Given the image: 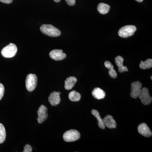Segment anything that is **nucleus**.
I'll return each mask as SVG.
<instances>
[{
  "instance_id": "f257e3e1",
  "label": "nucleus",
  "mask_w": 152,
  "mask_h": 152,
  "mask_svg": "<svg viewBox=\"0 0 152 152\" xmlns=\"http://www.w3.org/2000/svg\"><path fill=\"white\" fill-rule=\"evenodd\" d=\"M41 32L46 35L56 37L61 35V32L52 25L43 24L40 27Z\"/></svg>"
},
{
  "instance_id": "f03ea898",
  "label": "nucleus",
  "mask_w": 152,
  "mask_h": 152,
  "mask_svg": "<svg viewBox=\"0 0 152 152\" xmlns=\"http://www.w3.org/2000/svg\"><path fill=\"white\" fill-rule=\"evenodd\" d=\"M18 51V48L15 45L10 43L4 47L1 52L2 56L5 58H12L15 56Z\"/></svg>"
},
{
  "instance_id": "7ed1b4c3",
  "label": "nucleus",
  "mask_w": 152,
  "mask_h": 152,
  "mask_svg": "<svg viewBox=\"0 0 152 152\" xmlns=\"http://www.w3.org/2000/svg\"><path fill=\"white\" fill-rule=\"evenodd\" d=\"M137 30L135 26L128 25L121 28L118 31V35L121 37L126 38L130 37L134 34Z\"/></svg>"
},
{
  "instance_id": "20e7f679",
  "label": "nucleus",
  "mask_w": 152,
  "mask_h": 152,
  "mask_svg": "<svg viewBox=\"0 0 152 152\" xmlns=\"http://www.w3.org/2000/svg\"><path fill=\"white\" fill-rule=\"evenodd\" d=\"M37 84V77L35 74H30L27 76L26 80V88L28 91L35 90Z\"/></svg>"
},
{
  "instance_id": "39448f33",
  "label": "nucleus",
  "mask_w": 152,
  "mask_h": 152,
  "mask_svg": "<svg viewBox=\"0 0 152 152\" xmlns=\"http://www.w3.org/2000/svg\"><path fill=\"white\" fill-rule=\"evenodd\" d=\"M80 136V134L78 131L71 129L67 131L64 134L63 139L65 142H73L79 140Z\"/></svg>"
},
{
  "instance_id": "423d86ee",
  "label": "nucleus",
  "mask_w": 152,
  "mask_h": 152,
  "mask_svg": "<svg viewBox=\"0 0 152 152\" xmlns=\"http://www.w3.org/2000/svg\"><path fill=\"white\" fill-rule=\"evenodd\" d=\"M142 103L145 105H148L151 103L152 98L149 92V90L146 88H142L141 92L139 96Z\"/></svg>"
},
{
  "instance_id": "0eeeda50",
  "label": "nucleus",
  "mask_w": 152,
  "mask_h": 152,
  "mask_svg": "<svg viewBox=\"0 0 152 152\" xmlns=\"http://www.w3.org/2000/svg\"><path fill=\"white\" fill-rule=\"evenodd\" d=\"M142 84L139 81L133 82L131 84L130 96L134 99L138 97L142 91Z\"/></svg>"
},
{
  "instance_id": "6e6552de",
  "label": "nucleus",
  "mask_w": 152,
  "mask_h": 152,
  "mask_svg": "<svg viewBox=\"0 0 152 152\" xmlns=\"http://www.w3.org/2000/svg\"><path fill=\"white\" fill-rule=\"evenodd\" d=\"M38 117V122L39 124H42L47 120L48 117V108L44 105H42L38 109L37 111Z\"/></svg>"
},
{
  "instance_id": "1a4fd4ad",
  "label": "nucleus",
  "mask_w": 152,
  "mask_h": 152,
  "mask_svg": "<svg viewBox=\"0 0 152 152\" xmlns=\"http://www.w3.org/2000/svg\"><path fill=\"white\" fill-rule=\"evenodd\" d=\"M50 56L52 59L55 61H61L64 59L66 57V55L63 53L61 50H54L50 53Z\"/></svg>"
},
{
  "instance_id": "9d476101",
  "label": "nucleus",
  "mask_w": 152,
  "mask_h": 152,
  "mask_svg": "<svg viewBox=\"0 0 152 152\" xmlns=\"http://www.w3.org/2000/svg\"><path fill=\"white\" fill-rule=\"evenodd\" d=\"M138 131L141 135L146 137H150L152 135L151 131L145 123H142L139 125Z\"/></svg>"
},
{
  "instance_id": "9b49d317",
  "label": "nucleus",
  "mask_w": 152,
  "mask_h": 152,
  "mask_svg": "<svg viewBox=\"0 0 152 152\" xmlns=\"http://www.w3.org/2000/svg\"><path fill=\"white\" fill-rule=\"evenodd\" d=\"M60 92H53L51 93L48 97V101L50 104L53 106H56L59 104L61 102Z\"/></svg>"
},
{
  "instance_id": "f8f14e48",
  "label": "nucleus",
  "mask_w": 152,
  "mask_h": 152,
  "mask_svg": "<svg viewBox=\"0 0 152 152\" xmlns=\"http://www.w3.org/2000/svg\"><path fill=\"white\" fill-rule=\"evenodd\" d=\"M103 120L105 127H107L110 129H115L116 128V122L112 116L108 115L106 116Z\"/></svg>"
},
{
  "instance_id": "ddd939ff",
  "label": "nucleus",
  "mask_w": 152,
  "mask_h": 152,
  "mask_svg": "<svg viewBox=\"0 0 152 152\" xmlns=\"http://www.w3.org/2000/svg\"><path fill=\"white\" fill-rule=\"evenodd\" d=\"M124 59L121 56H118L115 58V62L117 66L118 67V71L120 72L123 73L124 72H128V69L126 66L123 65Z\"/></svg>"
},
{
  "instance_id": "4468645a",
  "label": "nucleus",
  "mask_w": 152,
  "mask_h": 152,
  "mask_svg": "<svg viewBox=\"0 0 152 152\" xmlns=\"http://www.w3.org/2000/svg\"><path fill=\"white\" fill-rule=\"evenodd\" d=\"M77 80L75 77L71 76L66 79L65 81L64 88L65 89L70 90L72 89L75 85Z\"/></svg>"
},
{
  "instance_id": "2eb2a0df",
  "label": "nucleus",
  "mask_w": 152,
  "mask_h": 152,
  "mask_svg": "<svg viewBox=\"0 0 152 152\" xmlns=\"http://www.w3.org/2000/svg\"><path fill=\"white\" fill-rule=\"evenodd\" d=\"M92 95L94 97L98 100L103 99L106 96V94L103 90L99 88H96L93 90Z\"/></svg>"
},
{
  "instance_id": "dca6fc26",
  "label": "nucleus",
  "mask_w": 152,
  "mask_h": 152,
  "mask_svg": "<svg viewBox=\"0 0 152 152\" xmlns=\"http://www.w3.org/2000/svg\"><path fill=\"white\" fill-rule=\"evenodd\" d=\"M91 113L94 116L98 121V126L99 127L102 129H105V126L104 124L103 120L101 118L100 115L99 113L96 110H92L91 111Z\"/></svg>"
},
{
  "instance_id": "f3484780",
  "label": "nucleus",
  "mask_w": 152,
  "mask_h": 152,
  "mask_svg": "<svg viewBox=\"0 0 152 152\" xmlns=\"http://www.w3.org/2000/svg\"><path fill=\"white\" fill-rule=\"evenodd\" d=\"M104 66L106 68L109 69V74L110 76L113 78H115L117 77V73L116 71L114 69V66L108 61H106L104 63Z\"/></svg>"
},
{
  "instance_id": "a211bd4d",
  "label": "nucleus",
  "mask_w": 152,
  "mask_h": 152,
  "mask_svg": "<svg viewBox=\"0 0 152 152\" xmlns=\"http://www.w3.org/2000/svg\"><path fill=\"white\" fill-rule=\"evenodd\" d=\"M110 6L104 3H100L98 5L97 10L102 15H105L109 12L110 10Z\"/></svg>"
},
{
  "instance_id": "6ab92c4d",
  "label": "nucleus",
  "mask_w": 152,
  "mask_h": 152,
  "mask_svg": "<svg viewBox=\"0 0 152 152\" xmlns=\"http://www.w3.org/2000/svg\"><path fill=\"white\" fill-rule=\"evenodd\" d=\"M81 96L80 93L75 91H72L69 94V99L72 102H78L80 100Z\"/></svg>"
},
{
  "instance_id": "aec40b11",
  "label": "nucleus",
  "mask_w": 152,
  "mask_h": 152,
  "mask_svg": "<svg viewBox=\"0 0 152 152\" xmlns=\"http://www.w3.org/2000/svg\"><path fill=\"white\" fill-rule=\"evenodd\" d=\"M140 67L142 69H147L152 68V60L151 59H148L144 62L141 61L140 64Z\"/></svg>"
},
{
  "instance_id": "412c9836",
  "label": "nucleus",
  "mask_w": 152,
  "mask_h": 152,
  "mask_svg": "<svg viewBox=\"0 0 152 152\" xmlns=\"http://www.w3.org/2000/svg\"><path fill=\"white\" fill-rule=\"evenodd\" d=\"M6 132L4 125L0 124V144L3 143L6 140Z\"/></svg>"
},
{
  "instance_id": "4be33fe9",
  "label": "nucleus",
  "mask_w": 152,
  "mask_h": 152,
  "mask_svg": "<svg viewBox=\"0 0 152 152\" xmlns=\"http://www.w3.org/2000/svg\"><path fill=\"white\" fill-rule=\"evenodd\" d=\"M4 93V87L2 84L0 83V100L2 99Z\"/></svg>"
},
{
  "instance_id": "5701e85b",
  "label": "nucleus",
  "mask_w": 152,
  "mask_h": 152,
  "mask_svg": "<svg viewBox=\"0 0 152 152\" xmlns=\"http://www.w3.org/2000/svg\"><path fill=\"white\" fill-rule=\"evenodd\" d=\"M32 151V148L31 146L30 145L27 144L24 147V150L23 151V152H31Z\"/></svg>"
},
{
  "instance_id": "b1692460",
  "label": "nucleus",
  "mask_w": 152,
  "mask_h": 152,
  "mask_svg": "<svg viewBox=\"0 0 152 152\" xmlns=\"http://www.w3.org/2000/svg\"><path fill=\"white\" fill-rule=\"evenodd\" d=\"M65 1L68 5L70 6L75 5V0H65Z\"/></svg>"
},
{
  "instance_id": "393cba45",
  "label": "nucleus",
  "mask_w": 152,
  "mask_h": 152,
  "mask_svg": "<svg viewBox=\"0 0 152 152\" xmlns=\"http://www.w3.org/2000/svg\"><path fill=\"white\" fill-rule=\"evenodd\" d=\"M13 0H0V1L5 4H10L12 2Z\"/></svg>"
},
{
  "instance_id": "a878e982",
  "label": "nucleus",
  "mask_w": 152,
  "mask_h": 152,
  "mask_svg": "<svg viewBox=\"0 0 152 152\" xmlns=\"http://www.w3.org/2000/svg\"><path fill=\"white\" fill-rule=\"evenodd\" d=\"M137 1L138 2H142L143 1V0H135Z\"/></svg>"
},
{
  "instance_id": "bb28decb",
  "label": "nucleus",
  "mask_w": 152,
  "mask_h": 152,
  "mask_svg": "<svg viewBox=\"0 0 152 152\" xmlns=\"http://www.w3.org/2000/svg\"><path fill=\"white\" fill-rule=\"evenodd\" d=\"M53 1H54L55 2H56L58 3L61 0H53Z\"/></svg>"
},
{
  "instance_id": "cd10ccee",
  "label": "nucleus",
  "mask_w": 152,
  "mask_h": 152,
  "mask_svg": "<svg viewBox=\"0 0 152 152\" xmlns=\"http://www.w3.org/2000/svg\"><path fill=\"white\" fill-rule=\"evenodd\" d=\"M151 80H152V76H151Z\"/></svg>"
}]
</instances>
